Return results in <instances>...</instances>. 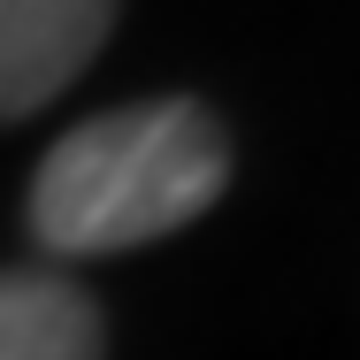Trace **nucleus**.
<instances>
[{"instance_id":"7ed1b4c3","label":"nucleus","mask_w":360,"mask_h":360,"mask_svg":"<svg viewBox=\"0 0 360 360\" xmlns=\"http://www.w3.org/2000/svg\"><path fill=\"white\" fill-rule=\"evenodd\" d=\"M0 360H108L100 307L62 276L8 269L0 276Z\"/></svg>"},{"instance_id":"f03ea898","label":"nucleus","mask_w":360,"mask_h":360,"mask_svg":"<svg viewBox=\"0 0 360 360\" xmlns=\"http://www.w3.org/2000/svg\"><path fill=\"white\" fill-rule=\"evenodd\" d=\"M115 31V0H0V123L62 100Z\"/></svg>"},{"instance_id":"f257e3e1","label":"nucleus","mask_w":360,"mask_h":360,"mask_svg":"<svg viewBox=\"0 0 360 360\" xmlns=\"http://www.w3.org/2000/svg\"><path fill=\"white\" fill-rule=\"evenodd\" d=\"M230 184V139L200 100H139L77 123L31 176V230L46 253H123L200 222Z\"/></svg>"}]
</instances>
